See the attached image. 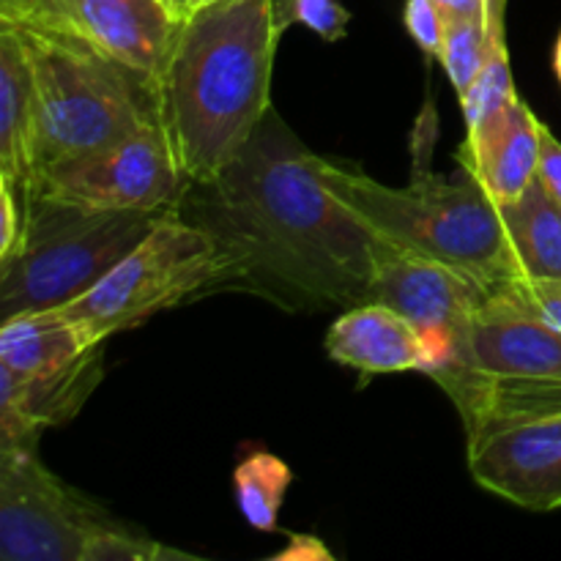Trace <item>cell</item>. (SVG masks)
<instances>
[{
	"label": "cell",
	"mask_w": 561,
	"mask_h": 561,
	"mask_svg": "<svg viewBox=\"0 0 561 561\" xmlns=\"http://www.w3.org/2000/svg\"><path fill=\"white\" fill-rule=\"evenodd\" d=\"M175 214L217 252L206 296L241 290L290 312L373 301L376 233L329 190L321 157L274 107L233 162L186 181Z\"/></svg>",
	"instance_id": "6da1fadb"
},
{
	"label": "cell",
	"mask_w": 561,
	"mask_h": 561,
	"mask_svg": "<svg viewBox=\"0 0 561 561\" xmlns=\"http://www.w3.org/2000/svg\"><path fill=\"white\" fill-rule=\"evenodd\" d=\"M279 36L274 0H217L179 20L157 102L186 181L217 175L266 118Z\"/></svg>",
	"instance_id": "7a4b0ae2"
},
{
	"label": "cell",
	"mask_w": 561,
	"mask_h": 561,
	"mask_svg": "<svg viewBox=\"0 0 561 561\" xmlns=\"http://www.w3.org/2000/svg\"><path fill=\"white\" fill-rule=\"evenodd\" d=\"M321 179L367 230L389 244L447 263L491 294L518 279L502 206L469 170L460 168L455 179H444L420 162L411 184L394 190L321 157Z\"/></svg>",
	"instance_id": "3957f363"
},
{
	"label": "cell",
	"mask_w": 561,
	"mask_h": 561,
	"mask_svg": "<svg viewBox=\"0 0 561 561\" xmlns=\"http://www.w3.org/2000/svg\"><path fill=\"white\" fill-rule=\"evenodd\" d=\"M16 31L31 66L33 99L20 190L60 164L159 121L157 85L135 69L71 38Z\"/></svg>",
	"instance_id": "277c9868"
},
{
	"label": "cell",
	"mask_w": 561,
	"mask_h": 561,
	"mask_svg": "<svg viewBox=\"0 0 561 561\" xmlns=\"http://www.w3.org/2000/svg\"><path fill=\"white\" fill-rule=\"evenodd\" d=\"M25 228L0 261V323L69 305L129 255L170 211H85L22 197Z\"/></svg>",
	"instance_id": "5b68a950"
},
{
	"label": "cell",
	"mask_w": 561,
	"mask_h": 561,
	"mask_svg": "<svg viewBox=\"0 0 561 561\" xmlns=\"http://www.w3.org/2000/svg\"><path fill=\"white\" fill-rule=\"evenodd\" d=\"M0 559L3 561H168L192 553L168 548L115 520L66 485L38 449L0 453Z\"/></svg>",
	"instance_id": "8992f818"
},
{
	"label": "cell",
	"mask_w": 561,
	"mask_h": 561,
	"mask_svg": "<svg viewBox=\"0 0 561 561\" xmlns=\"http://www.w3.org/2000/svg\"><path fill=\"white\" fill-rule=\"evenodd\" d=\"M214 277L217 252L211 239L170 211L88 294L53 310L82 323L107 343L157 312L203 299Z\"/></svg>",
	"instance_id": "52a82bcc"
},
{
	"label": "cell",
	"mask_w": 561,
	"mask_h": 561,
	"mask_svg": "<svg viewBox=\"0 0 561 561\" xmlns=\"http://www.w3.org/2000/svg\"><path fill=\"white\" fill-rule=\"evenodd\" d=\"M186 175L162 121L66 162L22 186V197H47L85 211H175Z\"/></svg>",
	"instance_id": "ba28073f"
},
{
	"label": "cell",
	"mask_w": 561,
	"mask_h": 561,
	"mask_svg": "<svg viewBox=\"0 0 561 561\" xmlns=\"http://www.w3.org/2000/svg\"><path fill=\"white\" fill-rule=\"evenodd\" d=\"M431 378L455 405L480 389L553 387L561 383V332L499 290L477 307L453 359Z\"/></svg>",
	"instance_id": "9c48e42d"
},
{
	"label": "cell",
	"mask_w": 561,
	"mask_h": 561,
	"mask_svg": "<svg viewBox=\"0 0 561 561\" xmlns=\"http://www.w3.org/2000/svg\"><path fill=\"white\" fill-rule=\"evenodd\" d=\"M463 427L477 485L535 513L561 507V405H485Z\"/></svg>",
	"instance_id": "30bf717a"
},
{
	"label": "cell",
	"mask_w": 561,
	"mask_h": 561,
	"mask_svg": "<svg viewBox=\"0 0 561 561\" xmlns=\"http://www.w3.org/2000/svg\"><path fill=\"white\" fill-rule=\"evenodd\" d=\"M0 25L71 38L157 85L179 16L162 0H0Z\"/></svg>",
	"instance_id": "8fae6325"
},
{
	"label": "cell",
	"mask_w": 561,
	"mask_h": 561,
	"mask_svg": "<svg viewBox=\"0 0 561 561\" xmlns=\"http://www.w3.org/2000/svg\"><path fill=\"white\" fill-rule=\"evenodd\" d=\"M488 296L491 290L469 274L433 257L400 250L376 236L373 301L398 310L425 334L433 354L425 376H433L453 359L455 345Z\"/></svg>",
	"instance_id": "7c38bea8"
},
{
	"label": "cell",
	"mask_w": 561,
	"mask_h": 561,
	"mask_svg": "<svg viewBox=\"0 0 561 561\" xmlns=\"http://www.w3.org/2000/svg\"><path fill=\"white\" fill-rule=\"evenodd\" d=\"M540 126L542 121L529 104L520 96L513 99L466 129L463 146L458 148L460 168L469 170L499 206L515 201L537 179Z\"/></svg>",
	"instance_id": "4fadbf2b"
},
{
	"label": "cell",
	"mask_w": 561,
	"mask_h": 561,
	"mask_svg": "<svg viewBox=\"0 0 561 561\" xmlns=\"http://www.w3.org/2000/svg\"><path fill=\"white\" fill-rule=\"evenodd\" d=\"M327 354L337 365L354 367L365 376L383 373H427V337L392 307L381 301L348 307L327 332Z\"/></svg>",
	"instance_id": "5bb4252c"
},
{
	"label": "cell",
	"mask_w": 561,
	"mask_h": 561,
	"mask_svg": "<svg viewBox=\"0 0 561 561\" xmlns=\"http://www.w3.org/2000/svg\"><path fill=\"white\" fill-rule=\"evenodd\" d=\"M510 250L518 279L561 277V206L540 181H531L524 195L502 203Z\"/></svg>",
	"instance_id": "9a60e30c"
},
{
	"label": "cell",
	"mask_w": 561,
	"mask_h": 561,
	"mask_svg": "<svg viewBox=\"0 0 561 561\" xmlns=\"http://www.w3.org/2000/svg\"><path fill=\"white\" fill-rule=\"evenodd\" d=\"M31 66L16 27L0 25V175L25 181L31 131Z\"/></svg>",
	"instance_id": "2e32d148"
},
{
	"label": "cell",
	"mask_w": 561,
	"mask_h": 561,
	"mask_svg": "<svg viewBox=\"0 0 561 561\" xmlns=\"http://www.w3.org/2000/svg\"><path fill=\"white\" fill-rule=\"evenodd\" d=\"M504 9H507V0H485V5H480V9L444 11L447 14V33H444V49L438 60H442L458 96L480 75L496 33L507 31L504 27Z\"/></svg>",
	"instance_id": "e0dca14e"
},
{
	"label": "cell",
	"mask_w": 561,
	"mask_h": 561,
	"mask_svg": "<svg viewBox=\"0 0 561 561\" xmlns=\"http://www.w3.org/2000/svg\"><path fill=\"white\" fill-rule=\"evenodd\" d=\"M294 471L272 453H255L233 471V496L241 518L257 531H277L279 507L285 502Z\"/></svg>",
	"instance_id": "ac0fdd59"
},
{
	"label": "cell",
	"mask_w": 561,
	"mask_h": 561,
	"mask_svg": "<svg viewBox=\"0 0 561 561\" xmlns=\"http://www.w3.org/2000/svg\"><path fill=\"white\" fill-rule=\"evenodd\" d=\"M460 110H463L466 129L485 121L488 115L502 110L513 99H518L513 82V66H510V49H507V31L496 33L493 47L488 53L485 64H482L480 75L471 80V85L460 93Z\"/></svg>",
	"instance_id": "d6986e66"
},
{
	"label": "cell",
	"mask_w": 561,
	"mask_h": 561,
	"mask_svg": "<svg viewBox=\"0 0 561 561\" xmlns=\"http://www.w3.org/2000/svg\"><path fill=\"white\" fill-rule=\"evenodd\" d=\"M274 22L279 33L305 25L323 42H340L348 33L351 11L340 0H274Z\"/></svg>",
	"instance_id": "ffe728a7"
},
{
	"label": "cell",
	"mask_w": 561,
	"mask_h": 561,
	"mask_svg": "<svg viewBox=\"0 0 561 561\" xmlns=\"http://www.w3.org/2000/svg\"><path fill=\"white\" fill-rule=\"evenodd\" d=\"M403 20L422 53L442 58L444 33H447V14L442 5L436 0H405Z\"/></svg>",
	"instance_id": "44dd1931"
},
{
	"label": "cell",
	"mask_w": 561,
	"mask_h": 561,
	"mask_svg": "<svg viewBox=\"0 0 561 561\" xmlns=\"http://www.w3.org/2000/svg\"><path fill=\"white\" fill-rule=\"evenodd\" d=\"M485 405H561V383L553 387H496L480 389L458 405L460 420Z\"/></svg>",
	"instance_id": "7402d4cb"
},
{
	"label": "cell",
	"mask_w": 561,
	"mask_h": 561,
	"mask_svg": "<svg viewBox=\"0 0 561 561\" xmlns=\"http://www.w3.org/2000/svg\"><path fill=\"white\" fill-rule=\"evenodd\" d=\"M510 294L524 301L529 310H535L542 321L551 323L561 332V277L559 279H515Z\"/></svg>",
	"instance_id": "603a6c76"
},
{
	"label": "cell",
	"mask_w": 561,
	"mask_h": 561,
	"mask_svg": "<svg viewBox=\"0 0 561 561\" xmlns=\"http://www.w3.org/2000/svg\"><path fill=\"white\" fill-rule=\"evenodd\" d=\"M22 228H25V203L20 186L0 175V261L14 252Z\"/></svg>",
	"instance_id": "cb8c5ba5"
},
{
	"label": "cell",
	"mask_w": 561,
	"mask_h": 561,
	"mask_svg": "<svg viewBox=\"0 0 561 561\" xmlns=\"http://www.w3.org/2000/svg\"><path fill=\"white\" fill-rule=\"evenodd\" d=\"M537 181L546 186L548 195L561 206V140L546 124L540 126V164H537Z\"/></svg>",
	"instance_id": "d4e9b609"
},
{
	"label": "cell",
	"mask_w": 561,
	"mask_h": 561,
	"mask_svg": "<svg viewBox=\"0 0 561 561\" xmlns=\"http://www.w3.org/2000/svg\"><path fill=\"white\" fill-rule=\"evenodd\" d=\"M294 542H296V548H288V551L277 553V559H296V557L327 559V557H332V553L321 546V540H318V537H294Z\"/></svg>",
	"instance_id": "484cf974"
},
{
	"label": "cell",
	"mask_w": 561,
	"mask_h": 561,
	"mask_svg": "<svg viewBox=\"0 0 561 561\" xmlns=\"http://www.w3.org/2000/svg\"><path fill=\"white\" fill-rule=\"evenodd\" d=\"M168 5H170V11H173V14L181 20V16L192 14V11L201 5V0H168Z\"/></svg>",
	"instance_id": "4316f807"
},
{
	"label": "cell",
	"mask_w": 561,
	"mask_h": 561,
	"mask_svg": "<svg viewBox=\"0 0 561 561\" xmlns=\"http://www.w3.org/2000/svg\"><path fill=\"white\" fill-rule=\"evenodd\" d=\"M553 71H557V80L561 85V31H559V38H557V47H553Z\"/></svg>",
	"instance_id": "83f0119b"
},
{
	"label": "cell",
	"mask_w": 561,
	"mask_h": 561,
	"mask_svg": "<svg viewBox=\"0 0 561 561\" xmlns=\"http://www.w3.org/2000/svg\"><path fill=\"white\" fill-rule=\"evenodd\" d=\"M203 3H217V0H201V5H203Z\"/></svg>",
	"instance_id": "f1b7e54d"
},
{
	"label": "cell",
	"mask_w": 561,
	"mask_h": 561,
	"mask_svg": "<svg viewBox=\"0 0 561 561\" xmlns=\"http://www.w3.org/2000/svg\"><path fill=\"white\" fill-rule=\"evenodd\" d=\"M162 3H168V0H162Z\"/></svg>",
	"instance_id": "f546056e"
}]
</instances>
